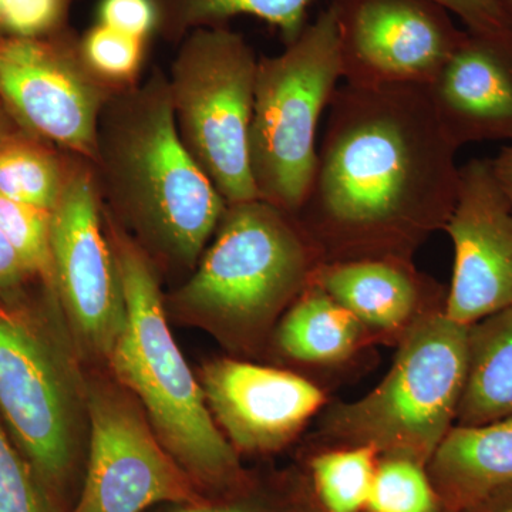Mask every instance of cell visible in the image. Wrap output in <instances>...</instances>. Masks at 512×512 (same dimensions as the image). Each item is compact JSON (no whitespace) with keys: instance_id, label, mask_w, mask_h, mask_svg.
Returning <instances> with one entry per match:
<instances>
[{"instance_id":"9a60e30c","label":"cell","mask_w":512,"mask_h":512,"mask_svg":"<svg viewBox=\"0 0 512 512\" xmlns=\"http://www.w3.org/2000/svg\"><path fill=\"white\" fill-rule=\"evenodd\" d=\"M426 89L441 127L457 148L480 141L512 143V29L466 30Z\"/></svg>"},{"instance_id":"7402d4cb","label":"cell","mask_w":512,"mask_h":512,"mask_svg":"<svg viewBox=\"0 0 512 512\" xmlns=\"http://www.w3.org/2000/svg\"><path fill=\"white\" fill-rule=\"evenodd\" d=\"M379 458L370 447H319L308 466L313 500L325 512H365Z\"/></svg>"},{"instance_id":"4fadbf2b","label":"cell","mask_w":512,"mask_h":512,"mask_svg":"<svg viewBox=\"0 0 512 512\" xmlns=\"http://www.w3.org/2000/svg\"><path fill=\"white\" fill-rule=\"evenodd\" d=\"M454 264L444 313L471 326L512 306V207L491 160L460 167V187L446 227Z\"/></svg>"},{"instance_id":"52a82bcc","label":"cell","mask_w":512,"mask_h":512,"mask_svg":"<svg viewBox=\"0 0 512 512\" xmlns=\"http://www.w3.org/2000/svg\"><path fill=\"white\" fill-rule=\"evenodd\" d=\"M342 80L333 9L276 56L258 60L249 165L259 200L301 211L318 161L320 117Z\"/></svg>"},{"instance_id":"f1b7e54d","label":"cell","mask_w":512,"mask_h":512,"mask_svg":"<svg viewBox=\"0 0 512 512\" xmlns=\"http://www.w3.org/2000/svg\"><path fill=\"white\" fill-rule=\"evenodd\" d=\"M454 13L467 26L468 32L495 33L512 29V20L501 0H430Z\"/></svg>"},{"instance_id":"5b68a950","label":"cell","mask_w":512,"mask_h":512,"mask_svg":"<svg viewBox=\"0 0 512 512\" xmlns=\"http://www.w3.org/2000/svg\"><path fill=\"white\" fill-rule=\"evenodd\" d=\"M74 346L56 292L47 286L0 302V420L62 505L87 416Z\"/></svg>"},{"instance_id":"d6a6232c","label":"cell","mask_w":512,"mask_h":512,"mask_svg":"<svg viewBox=\"0 0 512 512\" xmlns=\"http://www.w3.org/2000/svg\"><path fill=\"white\" fill-rule=\"evenodd\" d=\"M463 512H512V484L495 491Z\"/></svg>"},{"instance_id":"ba28073f","label":"cell","mask_w":512,"mask_h":512,"mask_svg":"<svg viewBox=\"0 0 512 512\" xmlns=\"http://www.w3.org/2000/svg\"><path fill=\"white\" fill-rule=\"evenodd\" d=\"M258 60L241 33L215 26L185 36L167 74L181 143L227 204L258 198L249 165Z\"/></svg>"},{"instance_id":"2e32d148","label":"cell","mask_w":512,"mask_h":512,"mask_svg":"<svg viewBox=\"0 0 512 512\" xmlns=\"http://www.w3.org/2000/svg\"><path fill=\"white\" fill-rule=\"evenodd\" d=\"M313 281L353 313L376 343L397 345L421 316L446 302L447 289L420 272L413 259L329 262Z\"/></svg>"},{"instance_id":"e0dca14e","label":"cell","mask_w":512,"mask_h":512,"mask_svg":"<svg viewBox=\"0 0 512 512\" xmlns=\"http://www.w3.org/2000/svg\"><path fill=\"white\" fill-rule=\"evenodd\" d=\"M446 512H463L512 484V416L454 426L427 464Z\"/></svg>"},{"instance_id":"f546056e","label":"cell","mask_w":512,"mask_h":512,"mask_svg":"<svg viewBox=\"0 0 512 512\" xmlns=\"http://www.w3.org/2000/svg\"><path fill=\"white\" fill-rule=\"evenodd\" d=\"M37 284L42 282L26 268L0 231V302L12 301Z\"/></svg>"},{"instance_id":"1f68e13d","label":"cell","mask_w":512,"mask_h":512,"mask_svg":"<svg viewBox=\"0 0 512 512\" xmlns=\"http://www.w3.org/2000/svg\"><path fill=\"white\" fill-rule=\"evenodd\" d=\"M491 163H493L495 177L512 207V144L505 147L494 160H491Z\"/></svg>"},{"instance_id":"9c48e42d","label":"cell","mask_w":512,"mask_h":512,"mask_svg":"<svg viewBox=\"0 0 512 512\" xmlns=\"http://www.w3.org/2000/svg\"><path fill=\"white\" fill-rule=\"evenodd\" d=\"M117 87L84 60L72 28L0 39V101L23 131L93 163L101 110Z\"/></svg>"},{"instance_id":"cb8c5ba5","label":"cell","mask_w":512,"mask_h":512,"mask_svg":"<svg viewBox=\"0 0 512 512\" xmlns=\"http://www.w3.org/2000/svg\"><path fill=\"white\" fill-rule=\"evenodd\" d=\"M0 231L32 275L56 292L52 211L0 195Z\"/></svg>"},{"instance_id":"d6986e66","label":"cell","mask_w":512,"mask_h":512,"mask_svg":"<svg viewBox=\"0 0 512 512\" xmlns=\"http://www.w3.org/2000/svg\"><path fill=\"white\" fill-rule=\"evenodd\" d=\"M512 416V306L468 328L466 387L456 426Z\"/></svg>"},{"instance_id":"4dcf8cb0","label":"cell","mask_w":512,"mask_h":512,"mask_svg":"<svg viewBox=\"0 0 512 512\" xmlns=\"http://www.w3.org/2000/svg\"><path fill=\"white\" fill-rule=\"evenodd\" d=\"M171 512H282L278 505L262 495L251 493V488L242 493L222 497L221 501H202L198 504L180 505ZM284 512H288L285 510Z\"/></svg>"},{"instance_id":"e575fe53","label":"cell","mask_w":512,"mask_h":512,"mask_svg":"<svg viewBox=\"0 0 512 512\" xmlns=\"http://www.w3.org/2000/svg\"><path fill=\"white\" fill-rule=\"evenodd\" d=\"M288 512H325L319 507L318 503L313 500L311 490L303 491L301 497L298 498L295 505L289 508Z\"/></svg>"},{"instance_id":"ac0fdd59","label":"cell","mask_w":512,"mask_h":512,"mask_svg":"<svg viewBox=\"0 0 512 512\" xmlns=\"http://www.w3.org/2000/svg\"><path fill=\"white\" fill-rule=\"evenodd\" d=\"M272 340L286 359L313 367L343 365L376 343L360 320L315 281L279 319Z\"/></svg>"},{"instance_id":"836d02e7","label":"cell","mask_w":512,"mask_h":512,"mask_svg":"<svg viewBox=\"0 0 512 512\" xmlns=\"http://www.w3.org/2000/svg\"><path fill=\"white\" fill-rule=\"evenodd\" d=\"M19 131H23L22 128L16 124V121L12 119L9 111L6 110V107L0 101V143L6 140V138L13 136V134L19 133Z\"/></svg>"},{"instance_id":"30bf717a","label":"cell","mask_w":512,"mask_h":512,"mask_svg":"<svg viewBox=\"0 0 512 512\" xmlns=\"http://www.w3.org/2000/svg\"><path fill=\"white\" fill-rule=\"evenodd\" d=\"M52 254L56 295L74 345L107 360L126 323V298L96 175L76 156L52 211Z\"/></svg>"},{"instance_id":"277c9868","label":"cell","mask_w":512,"mask_h":512,"mask_svg":"<svg viewBox=\"0 0 512 512\" xmlns=\"http://www.w3.org/2000/svg\"><path fill=\"white\" fill-rule=\"evenodd\" d=\"M212 238L175 308L231 348L254 349L325 259L295 215L259 198L228 204Z\"/></svg>"},{"instance_id":"4316f807","label":"cell","mask_w":512,"mask_h":512,"mask_svg":"<svg viewBox=\"0 0 512 512\" xmlns=\"http://www.w3.org/2000/svg\"><path fill=\"white\" fill-rule=\"evenodd\" d=\"M79 0H0V39L52 35L70 28Z\"/></svg>"},{"instance_id":"3957f363","label":"cell","mask_w":512,"mask_h":512,"mask_svg":"<svg viewBox=\"0 0 512 512\" xmlns=\"http://www.w3.org/2000/svg\"><path fill=\"white\" fill-rule=\"evenodd\" d=\"M103 218L126 298V323L107 362L201 493L229 497L249 490L239 454L215 423L168 326L157 265L104 204Z\"/></svg>"},{"instance_id":"d590c367","label":"cell","mask_w":512,"mask_h":512,"mask_svg":"<svg viewBox=\"0 0 512 512\" xmlns=\"http://www.w3.org/2000/svg\"><path fill=\"white\" fill-rule=\"evenodd\" d=\"M501 2H503L504 8L512 20V0H501Z\"/></svg>"},{"instance_id":"44dd1931","label":"cell","mask_w":512,"mask_h":512,"mask_svg":"<svg viewBox=\"0 0 512 512\" xmlns=\"http://www.w3.org/2000/svg\"><path fill=\"white\" fill-rule=\"evenodd\" d=\"M72 154L19 131L0 143V195L53 211L72 168Z\"/></svg>"},{"instance_id":"484cf974","label":"cell","mask_w":512,"mask_h":512,"mask_svg":"<svg viewBox=\"0 0 512 512\" xmlns=\"http://www.w3.org/2000/svg\"><path fill=\"white\" fill-rule=\"evenodd\" d=\"M0 512H64L0 420Z\"/></svg>"},{"instance_id":"d4e9b609","label":"cell","mask_w":512,"mask_h":512,"mask_svg":"<svg viewBox=\"0 0 512 512\" xmlns=\"http://www.w3.org/2000/svg\"><path fill=\"white\" fill-rule=\"evenodd\" d=\"M147 45L148 40L100 23L80 36L83 57L90 69L117 89H126L138 83L146 60Z\"/></svg>"},{"instance_id":"5bb4252c","label":"cell","mask_w":512,"mask_h":512,"mask_svg":"<svg viewBox=\"0 0 512 512\" xmlns=\"http://www.w3.org/2000/svg\"><path fill=\"white\" fill-rule=\"evenodd\" d=\"M215 423L238 454H269L292 443L326 404L322 389L298 373L222 357L201 369Z\"/></svg>"},{"instance_id":"6da1fadb","label":"cell","mask_w":512,"mask_h":512,"mask_svg":"<svg viewBox=\"0 0 512 512\" xmlns=\"http://www.w3.org/2000/svg\"><path fill=\"white\" fill-rule=\"evenodd\" d=\"M457 151L426 87L345 83L330 101L296 218L325 264L413 259L454 210Z\"/></svg>"},{"instance_id":"8fae6325","label":"cell","mask_w":512,"mask_h":512,"mask_svg":"<svg viewBox=\"0 0 512 512\" xmlns=\"http://www.w3.org/2000/svg\"><path fill=\"white\" fill-rule=\"evenodd\" d=\"M86 396L89 463L72 512H144L207 501L123 392L94 383Z\"/></svg>"},{"instance_id":"7c38bea8","label":"cell","mask_w":512,"mask_h":512,"mask_svg":"<svg viewBox=\"0 0 512 512\" xmlns=\"http://www.w3.org/2000/svg\"><path fill=\"white\" fill-rule=\"evenodd\" d=\"M342 80L353 86L427 87L466 30L430 0H330Z\"/></svg>"},{"instance_id":"83f0119b","label":"cell","mask_w":512,"mask_h":512,"mask_svg":"<svg viewBox=\"0 0 512 512\" xmlns=\"http://www.w3.org/2000/svg\"><path fill=\"white\" fill-rule=\"evenodd\" d=\"M97 23L148 40L156 35L158 15L153 0H99Z\"/></svg>"},{"instance_id":"ffe728a7","label":"cell","mask_w":512,"mask_h":512,"mask_svg":"<svg viewBox=\"0 0 512 512\" xmlns=\"http://www.w3.org/2000/svg\"><path fill=\"white\" fill-rule=\"evenodd\" d=\"M313 0H153L157 9V35L178 46L192 30L228 26L237 16L268 23L279 30L285 45L293 42L308 25Z\"/></svg>"},{"instance_id":"7a4b0ae2","label":"cell","mask_w":512,"mask_h":512,"mask_svg":"<svg viewBox=\"0 0 512 512\" xmlns=\"http://www.w3.org/2000/svg\"><path fill=\"white\" fill-rule=\"evenodd\" d=\"M90 164L104 207L154 264L197 266L228 204L181 143L160 67L107 101Z\"/></svg>"},{"instance_id":"603a6c76","label":"cell","mask_w":512,"mask_h":512,"mask_svg":"<svg viewBox=\"0 0 512 512\" xmlns=\"http://www.w3.org/2000/svg\"><path fill=\"white\" fill-rule=\"evenodd\" d=\"M365 512H446L427 467L399 457H382Z\"/></svg>"},{"instance_id":"8992f818","label":"cell","mask_w":512,"mask_h":512,"mask_svg":"<svg viewBox=\"0 0 512 512\" xmlns=\"http://www.w3.org/2000/svg\"><path fill=\"white\" fill-rule=\"evenodd\" d=\"M468 328L434 309L397 343L382 382L353 402L326 404L320 447H370L427 467L456 426L466 387Z\"/></svg>"}]
</instances>
